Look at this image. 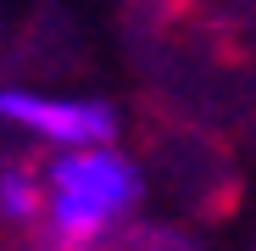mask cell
I'll list each match as a JSON object with an SVG mask.
<instances>
[{"label": "cell", "instance_id": "cell-1", "mask_svg": "<svg viewBox=\"0 0 256 251\" xmlns=\"http://www.w3.org/2000/svg\"><path fill=\"white\" fill-rule=\"evenodd\" d=\"M45 212H39V245L45 251H117L122 234L145 212V167L122 145L62 151L39 167Z\"/></svg>", "mask_w": 256, "mask_h": 251}, {"label": "cell", "instance_id": "cell-2", "mask_svg": "<svg viewBox=\"0 0 256 251\" xmlns=\"http://www.w3.org/2000/svg\"><path fill=\"white\" fill-rule=\"evenodd\" d=\"M0 123L45 145L50 156L117 145V129H122L106 95H50V90H22V84H0Z\"/></svg>", "mask_w": 256, "mask_h": 251}, {"label": "cell", "instance_id": "cell-3", "mask_svg": "<svg viewBox=\"0 0 256 251\" xmlns=\"http://www.w3.org/2000/svg\"><path fill=\"white\" fill-rule=\"evenodd\" d=\"M45 212V184H39L34 162H0V229L34 234Z\"/></svg>", "mask_w": 256, "mask_h": 251}, {"label": "cell", "instance_id": "cell-4", "mask_svg": "<svg viewBox=\"0 0 256 251\" xmlns=\"http://www.w3.org/2000/svg\"><path fill=\"white\" fill-rule=\"evenodd\" d=\"M117 251H200V245H195L178 223H145V218H140L134 229L122 234Z\"/></svg>", "mask_w": 256, "mask_h": 251}]
</instances>
